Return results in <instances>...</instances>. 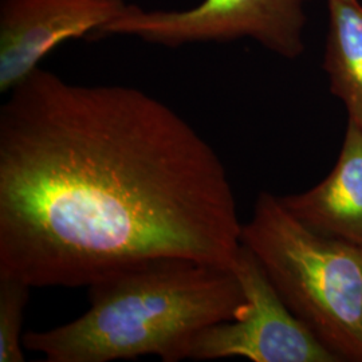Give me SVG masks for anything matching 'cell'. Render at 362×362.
<instances>
[{"label":"cell","instance_id":"1","mask_svg":"<svg viewBox=\"0 0 362 362\" xmlns=\"http://www.w3.org/2000/svg\"><path fill=\"white\" fill-rule=\"evenodd\" d=\"M0 109V276L81 287L149 259L233 269L242 246L215 149L168 105L37 67Z\"/></svg>","mask_w":362,"mask_h":362},{"label":"cell","instance_id":"2","mask_svg":"<svg viewBox=\"0 0 362 362\" xmlns=\"http://www.w3.org/2000/svg\"><path fill=\"white\" fill-rule=\"evenodd\" d=\"M89 300L77 320L27 332L25 349L49 362L189 360L196 337L233 320L245 294L228 267L165 257L106 275L89 286Z\"/></svg>","mask_w":362,"mask_h":362},{"label":"cell","instance_id":"3","mask_svg":"<svg viewBox=\"0 0 362 362\" xmlns=\"http://www.w3.org/2000/svg\"><path fill=\"white\" fill-rule=\"evenodd\" d=\"M287 308L341 361L362 362V248L315 233L262 192L242 227Z\"/></svg>","mask_w":362,"mask_h":362},{"label":"cell","instance_id":"4","mask_svg":"<svg viewBox=\"0 0 362 362\" xmlns=\"http://www.w3.org/2000/svg\"><path fill=\"white\" fill-rule=\"evenodd\" d=\"M310 0H203L185 11L127 10L100 27L89 40L132 35L152 45L180 47L191 43L252 38L287 59L303 50L305 6Z\"/></svg>","mask_w":362,"mask_h":362},{"label":"cell","instance_id":"5","mask_svg":"<svg viewBox=\"0 0 362 362\" xmlns=\"http://www.w3.org/2000/svg\"><path fill=\"white\" fill-rule=\"evenodd\" d=\"M231 270L243 290L245 303L233 320L212 325L196 337L189 360L342 362L287 308L258 258L245 245Z\"/></svg>","mask_w":362,"mask_h":362},{"label":"cell","instance_id":"6","mask_svg":"<svg viewBox=\"0 0 362 362\" xmlns=\"http://www.w3.org/2000/svg\"><path fill=\"white\" fill-rule=\"evenodd\" d=\"M124 0H1L0 91H11L67 39H89L127 10Z\"/></svg>","mask_w":362,"mask_h":362},{"label":"cell","instance_id":"7","mask_svg":"<svg viewBox=\"0 0 362 362\" xmlns=\"http://www.w3.org/2000/svg\"><path fill=\"white\" fill-rule=\"evenodd\" d=\"M313 231L362 248V128L348 127L333 170L309 191L279 196Z\"/></svg>","mask_w":362,"mask_h":362},{"label":"cell","instance_id":"8","mask_svg":"<svg viewBox=\"0 0 362 362\" xmlns=\"http://www.w3.org/2000/svg\"><path fill=\"white\" fill-rule=\"evenodd\" d=\"M324 70L330 91L345 105L348 119L362 128V4L327 0Z\"/></svg>","mask_w":362,"mask_h":362},{"label":"cell","instance_id":"9","mask_svg":"<svg viewBox=\"0 0 362 362\" xmlns=\"http://www.w3.org/2000/svg\"><path fill=\"white\" fill-rule=\"evenodd\" d=\"M31 286L11 276H0V362H23L22 326Z\"/></svg>","mask_w":362,"mask_h":362}]
</instances>
